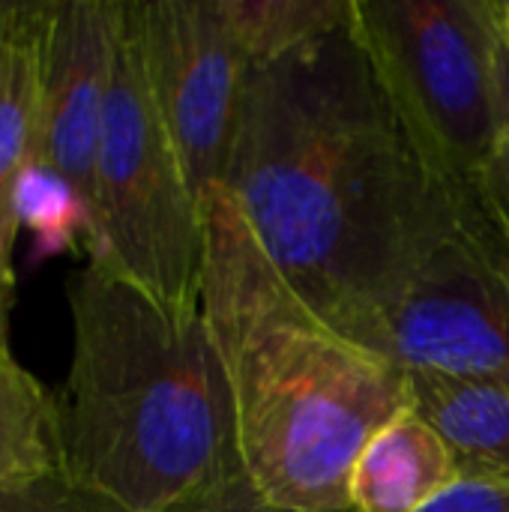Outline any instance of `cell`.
Returning a JSON list of instances; mask_svg holds the SVG:
<instances>
[{
    "instance_id": "6da1fadb",
    "label": "cell",
    "mask_w": 509,
    "mask_h": 512,
    "mask_svg": "<svg viewBox=\"0 0 509 512\" xmlns=\"http://www.w3.org/2000/svg\"><path fill=\"white\" fill-rule=\"evenodd\" d=\"M294 291L384 354L390 312L441 216L351 24L249 69L222 186Z\"/></svg>"
},
{
    "instance_id": "7a4b0ae2",
    "label": "cell",
    "mask_w": 509,
    "mask_h": 512,
    "mask_svg": "<svg viewBox=\"0 0 509 512\" xmlns=\"http://www.w3.org/2000/svg\"><path fill=\"white\" fill-rule=\"evenodd\" d=\"M201 210V312L228 372L243 462L273 510H351L360 450L408 408L405 372L294 291L225 189Z\"/></svg>"
},
{
    "instance_id": "3957f363",
    "label": "cell",
    "mask_w": 509,
    "mask_h": 512,
    "mask_svg": "<svg viewBox=\"0 0 509 512\" xmlns=\"http://www.w3.org/2000/svg\"><path fill=\"white\" fill-rule=\"evenodd\" d=\"M66 300L72 360L54 393L60 471L126 512H159L237 441L204 312L168 315L93 261L69 276Z\"/></svg>"
},
{
    "instance_id": "277c9868",
    "label": "cell",
    "mask_w": 509,
    "mask_h": 512,
    "mask_svg": "<svg viewBox=\"0 0 509 512\" xmlns=\"http://www.w3.org/2000/svg\"><path fill=\"white\" fill-rule=\"evenodd\" d=\"M354 33L426 171L474 186L504 129L501 0H354Z\"/></svg>"
},
{
    "instance_id": "5b68a950",
    "label": "cell",
    "mask_w": 509,
    "mask_h": 512,
    "mask_svg": "<svg viewBox=\"0 0 509 512\" xmlns=\"http://www.w3.org/2000/svg\"><path fill=\"white\" fill-rule=\"evenodd\" d=\"M90 261L144 291L168 315H201L204 210L153 105L126 24L93 177Z\"/></svg>"
},
{
    "instance_id": "8992f818",
    "label": "cell",
    "mask_w": 509,
    "mask_h": 512,
    "mask_svg": "<svg viewBox=\"0 0 509 512\" xmlns=\"http://www.w3.org/2000/svg\"><path fill=\"white\" fill-rule=\"evenodd\" d=\"M384 357L402 372L509 369V261L471 186L444 183L441 216L390 312Z\"/></svg>"
},
{
    "instance_id": "52a82bcc",
    "label": "cell",
    "mask_w": 509,
    "mask_h": 512,
    "mask_svg": "<svg viewBox=\"0 0 509 512\" xmlns=\"http://www.w3.org/2000/svg\"><path fill=\"white\" fill-rule=\"evenodd\" d=\"M153 105L204 201L225 186L249 57L225 0H126Z\"/></svg>"
},
{
    "instance_id": "ba28073f",
    "label": "cell",
    "mask_w": 509,
    "mask_h": 512,
    "mask_svg": "<svg viewBox=\"0 0 509 512\" xmlns=\"http://www.w3.org/2000/svg\"><path fill=\"white\" fill-rule=\"evenodd\" d=\"M123 33V0H51L36 153L93 210L96 156Z\"/></svg>"
},
{
    "instance_id": "9c48e42d",
    "label": "cell",
    "mask_w": 509,
    "mask_h": 512,
    "mask_svg": "<svg viewBox=\"0 0 509 512\" xmlns=\"http://www.w3.org/2000/svg\"><path fill=\"white\" fill-rule=\"evenodd\" d=\"M408 405L441 435L459 477L509 486V369L453 375L411 369Z\"/></svg>"
},
{
    "instance_id": "30bf717a",
    "label": "cell",
    "mask_w": 509,
    "mask_h": 512,
    "mask_svg": "<svg viewBox=\"0 0 509 512\" xmlns=\"http://www.w3.org/2000/svg\"><path fill=\"white\" fill-rule=\"evenodd\" d=\"M459 480L441 435L408 405L360 450L348 504L354 512H423Z\"/></svg>"
},
{
    "instance_id": "8fae6325",
    "label": "cell",
    "mask_w": 509,
    "mask_h": 512,
    "mask_svg": "<svg viewBox=\"0 0 509 512\" xmlns=\"http://www.w3.org/2000/svg\"><path fill=\"white\" fill-rule=\"evenodd\" d=\"M51 0L0 3V231L18 240L9 195L36 150L42 102V45Z\"/></svg>"
},
{
    "instance_id": "7c38bea8",
    "label": "cell",
    "mask_w": 509,
    "mask_h": 512,
    "mask_svg": "<svg viewBox=\"0 0 509 512\" xmlns=\"http://www.w3.org/2000/svg\"><path fill=\"white\" fill-rule=\"evenodd\" d=\"M60 471L57 402L12 354H0V483L30 486Z\"/></svg>"
},
{
    "instance_id": "4fadbf2b",
    "label": "cell",
    "mask_w": 509,
    "mask_h": 512,
    "mask_svg": "<svg viewBox=\"0 0 509 512\" xmlns=\"http://www.w3.org/2000/svg\"><path fill=\"white\" fill-rule=\"evenodd\" d=\"M9 207L18 228H27L33 237L30 261L72 252L78 240H90L93 234V210L87 198L36 150L12 183Z\"/></svg>"
},
{
    "instance_id": "5bb4252c",
    "label": "cell",
    "mask_w": 509,
    "mask_h": 512,
    "mask_svg": "<svg viewBox=\"0 0 509 512\" xmlns=\"http://www.w3.org/2000/svg\"><path fill=\"white\" fill-rule=\"evenodd\" d=\"M249 66L285 57L354 18V0H225Z\"/></svg>"
},
{
    "instance_id": "9a60e30c",
    "label": "cell",
    "mask_w": 509,
    "mask_h": 512,
    "mask_svg": "<svg viewBox=\"0 0 509 512\" xmlns=\"http://www.w3.org/2000/svg\"><path fill=\"white\" fill-rule=\"evenodd\" d=\"M159 512H273V507L252 480L240 444L231 441L207 477H201Z\"/></svg>"
},
{
    "instance_id": "2e32d148",
    "label": "cell",
    "mask_w": 509,
    "mask_h": 512,
    "mask_svg": "<svg viewBox=\"0 0 509 512\" xmlns=\"http://www.w3.org/2000/svg\"><path fill=\"white\" fill-rule=\"evenodd\" d=\"M501 93H504V129L501 141L483 168V174L474 180V198L480 213L486 216L489 228L495 231L504 255L509 261V48H501Z\"/></svg>"
},
{
    "instance_id": "e0dca14e",
    "label": "cell",
    "mask_w": 509,
    "mask_h": 512,
    "mask_svg": "<svg viewBox=\"0 0 509 512\" xmlns=\"http://www.w3.org/2000/svg\"><path fill=\"white\" fill-rule=\"evenodd\" d=\"M0 512H126L120 504L102 498L99 492L81 489L63 474L30 483L6 486L0 483Z\"/></svg>"
},
{
    "instance_id": "ac0fdd59",
    "label": "cell",
    "mask_w": 509,
    "mask_h": 512,
    "mask_svg": "<svg viewBox=\"0 0 509 512\" xmlns=\"http://www.w3.org/2000/svg\"><path fill=\"white\" fill-rule=\"evenodd\" d=\"M423 512H509V486L459 480Z\"/></svg>"
},
{
    "instance_id": "d6986e66",
    "label": "cell",
    "mask_w": 509,
    "mask_h": 512,
    "mask_svg": "<svg viewBox=\"0 0 509 512\" xmlns=\"http://www.w3.org/2000/svg\"><path fill=\"white\" fill-rule=\"evenodd\" d=\"M12 255H15V240H9L0 231V354H12L9 351V312H12V300H15Z\"/></svg>"
},
{
    "instance_id": "ffe728a7",
    "label": "cell",
    "mask_w": 509,
    "mask_h": 512,
    "mask_svg": "<svg viewBox=\"0 0 509 512\" xmlns=\"http://www.w3.org/2000/svg\"><path fill=\"white\" fill-rule=\"evenodd\" d=\"M501 33H504V45L509 48V0H501Z\"/></svg>"
},
{
    "instance_id": "44dd1931",
    "label": "cell",
    "mask_w": 509,
    "mask_h": 512,
    "mask_svg": "<svg viewBox=\"0 0 509 512\" xmlns=\"http://www.w3.org/2000/svg\"><path fill=\"white\" fill-rule=\"evenodd\" d=\"M273 512H297V510H273ZM345 512H354V510H345Z\"/></svg>"
}]
</instances>
